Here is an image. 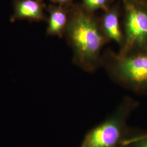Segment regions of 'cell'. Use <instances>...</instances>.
Wrapping results in <instances>:
<instances>
[{
    "instance_id": "7a4b0ae2",
    "label": "cell",
    "mask_w": 147,
    "mask_h": 147,
    "mask_svg": "<svg viewBox=\"0 0 147 147\" xmlns=\"http://www.w3.org/2000/svg\"><path fill=\"white\" fill-rule=\"evenodd\" d=\"M102 66L117 84L140 94H147V49L121 54L104 51Z\"/></svg>"
},
{
    "instance_id": "30bf717a",
    "label": "cell",
    "mask_w": 147,
    "mask_h": 147,
    "mask_svg": "<svg viewBox=\"0 0 147 147\" xmlns=\"http://www.w3.org/2000/svg\"><path fill=\"white\" fill-rule=\"evenodd\" d=\"M52 2L58 4V5L68 7L71 5L74 0H51Z\"/></svg>"
},
{
    "instance_id": "6da1fadb",
    "label": "cell",
    "mask_w": 147,
    "mask_h": 147,
    "mask_svg": "<svg viewBox=\"0 0 147 147\" xmlns=\"http://www.w3.org/2000/svg\"><path fill=\"white\" fill-rule=\"evenodd\" d=\"M64 36L71 49L74 63L79 68L93 73L102 66V51L109 42L94 13L82 5H71Z\"/></svg>"
},
{
    "instance_id": "7c38bea8",
    "label": "cell",
    "mask_w": 147,
    "mask_h": 147,
    "mask_svg": "<svg viewBox=\"0 0 147 147\" xmlns=\"http://www.w3.org/2000/svg\"><path fill=\"white\" fill-rule=\"evenodd\" d=\"M118 147V146H117V147Z\"/></svg>"
},
{
    "instance_id": "277c9868",
    "label": "cell",
    "mask_w": 147,
    "mask_h": 147,
    "mask_svg": "<svg viewBox=\"0 0 147 147\" xmlns=\"http://www.w3.org/2000/svg\"><path fill=\"white\" fill-rule=\"evenodd\" d=\"M123 42L118 53H126L147 49V3L122 0Z\"/></svg>"
},
{
    "instance_id": "9c48e42d",
    "label": "cell",
    "mask_w": 147,
    "mask_h": 147,
    "mask_svg": "<svg viewBox=\"0 0 147 147\" xmlns=\"http://www.w3.org/2000/svg\"><path fill=\"white\" fill-rule=\"evenodd\" d=\"M123 145L130 147H147V135H143L123 141Z\"/></svg>"
},
{
    "instance_id": "ba28073f",
    "label": "cell",
    "mask_w": 147,
    "mask_h": 147,
    "mask_svg": "<svg viewBox=\"0 0 147 147\" xmlns=\"http://www.w3.org/2000/svg\"><path fill=\"white\" fill-rule=\"evenodd\" d=\"M82 5L88 11L94 13L98 10H107L112 0H82Z\"/></svg>"
},
{
    "instance_id": "4fadbf2b",
    "label": "cell",
    "mask_w": 147,
    "mask_h": 147,
    "mask_svg": "<svg viewBox=\"0 0 147 147\" xmlns=\"http://www.w3.org/2000/svg\"><path fill=\"white\" fill-rule=\"evenodd\" d=\"M41 1H42V0H41Z\"/></svg>"
},
{
    "instance_id": "5bb4252c",
    "label": "cell",
    "mask_w": 147,
    "mask_h": 147,
    "mask_svg": "<svg viewBox=\"0 0 147 147\" xmlns=\"http://www.w3.org/2000/svg\"></svg>"
},
{
    "instance_id": "3957f363",
    "label": "cell",
    "mask_w": 147,
    "mask_h": 147,
    "mask_svg": "<svg viewBox=\"0 0 147 147\" xmlns=\"http://www.w3.org/2000/svg\"><path fill=\"white\" fill-rule=\"evenodd\" d=\"M136 102L126 98L112 115L93 129L85 137L80 147H115L121 142L127 117Z\"/></svg>"
},
{
    "instance_id": "8992f818",
    "label": "cell",
    "mask_w": 147,
    "mask_h": 147,
    "mask_svg": "<svg viewBox=\"0 0 147 147\" xmlns=\"http://www.w3.org/2000/svg\"><path fill=\"white\" fill-rule=\"evenodd\" d=\"M44 8L41 0H15L11 20L42 21L45 18Z\"/></svg>"
},
{
    "instance_id": "52a82bcc",
    "label": "cell",
    "mask_w": 147,
    "mask_h": 147,
    "mask_svg": "<svg viewBox=\"0 0 147 147\" xmlns=\"http://www.w3.org/2000/svg\"><path fill=\"white\" fill-rule=\"evenodd\" d=\"M69 6L50 5L49 7L47 28L48 36L59 38L64 36L68 22Z\"/></svg>"
},
{
    "instance_id": "5b68a950",
    "label": "cell",
    "mask_w": 147,
    "mask_h": 147,
    "mask_svg": "<svg viewBox=\"0 0 147 147\" xmlns=\"http://www.w3.org/2000/svg\"><path fill=\"white\" fill-rule=\"evenodd\" d=\"M100 21L102 31L108 41L116 42L121 47L123 42V32L120 22L119 6L113 5L104 11Z\"/></svg>"
},
{
    "instance_id": "8fae6325",
    "label": "cell",
    "mask_w": 147,
    "mask_h": 147,
    "mask_svg": "<svg viewBox=\"0 0 147 147\" xmlns=\"http://www.w3.org/2000/svg\"><path fill=\"white\" fill-rule=\"evenodd\" d=\"M137 1H141V2H143L147 3V0H137Z\"/></svg>"
}]
</instances>
